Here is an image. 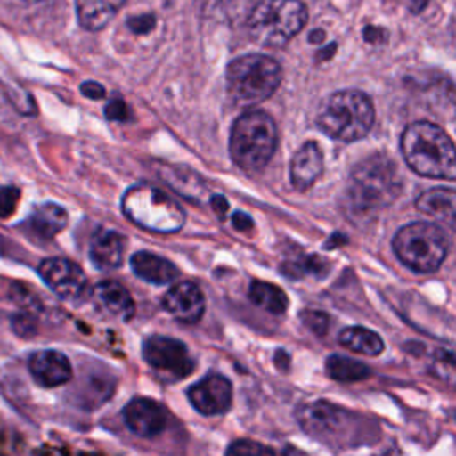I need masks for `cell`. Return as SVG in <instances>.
I'll return each instance as SVG.
<instances>
[{"instance_id":"1","label":"cell","mask_w":456,"mask_h":456,"mask_svg":"<svg viewBox=\"0 0 456 456\" xmlns=\"http://www.w3.org/2000/svg\"><path fill=\"white\" fill-rule=\"evenodd\" d=\"M401 151L417 175L449 180L456 176V151L451 137L438 125L415 121L401 135Z\"/></svg>"},{"instance_id":"2","label":"cell","mask_w":456,"mask_h":456,"mask_svg":"<svg viewBox=\"0 0 456 456\" xmlns=\"http://www.w3.org/2000/svg\"><path fill=\"white\" fill-rule=\"evenodd\" d=\"M401 192V176L387 155H369L353 167L347 183V208L369 216L387 207Z\"/></svg>"},{"instance_id":"3","label":"cell","mask_w":456,"mask_h":456,"mask_svg":"<svg viewBox=\"0 0 456 456\" xmlns=\"http://www.w3.org/2000/svg\"><path fill=\"white\" fill-rule=\"evenodd\" d=\"M301 428L328 445H358L370 440V420L328 401H314L297 408Z\"/></svg>"},{"instance_id":"4","label":"cell","mask_w":456,"mask_h":456,"mask_svg":"<svg viewBox=\"0 0 456 456\" xmlns=\"http://www.w3.org/2000/svg\"><path fill=\"white\" fill-rule=\"evenodd\" d=\"M276 146V123L265 110H248L233 121L230 155L240 169L248 173L262 171L273 159Z\"/></svg>"},{"instance_id":"5","label":"cell","mask_w":456,"mask_h":456,"mask_svg":"<svg viewBox=\"0 0 456 456\" xmlns=\"http://www.w3.org/2000/svg\"><path fill=\"white\" fill-rule=\"evenodd\" d=\"M374 125L372 100L358 89L337 91L324 100L317 126L331 139L353 142L365 137Z\"/></svg>"},{"instance_id":"6","label":"cell","mask_w":456,"mask_h":456,"mask_svg":"<svg viewBox=\"0 0 456 456\" xmlns=\"http://www.w3.org/2000/svg\"><path fill=\"white\" fill-rule=\"evenodd\" d=\"M281 77L278 61L264 53H248L226 66V93L239 105H255L278 89Z\"/></svg>"},{"instance_id":"7","label":"cell","mask_w":456,"mask_h":456,"mask_svg":"<svg viewBox=\"0 0 456 456\" xmlns=\"http://www.w3.org/2000/svg\"><path fill=\"white\" fill-rule=\"evenodd\" d=\"M306 20L308 11L301 0H262L248 18V30L258 45L281 48L299 34Z\"/></svg>"},{"instance_id":"8","label":"cell","mask_w":456,"mask_h":456,"mask_svg":"<svg viewBox=\"0 0 456 456\" xmlns=\"http://www.w3.org/2000/svg\"><path fill=\"white\" fill-rule=\"evenodd\" d=\"M121 208L134 224L159 233L178 232L185 223V212L180 203L150 183H139L128 189L123 196Z\"/></svg>"},{"instance_id":"9","label":"cell","mask_w":456,"mask_h":456,"mask_svg":"<svg viewBox=\"0 0 456 456\" xmlns=\"http://www.w3.org/2000/svg\"><path fill=\"white\" fill-rule=\"evenodd\" d=\"M394 253L415 273L436 271L447 256L449 237L445 230L435 223L415 221L394 235Z\"/></svg>"},{"instance_id":"10","label":"cell","mask_w":456,"mask_h":456,"mask_svg":"<svg viewBox=\"0 0 456 456\" xmlns=\"http://www.w3.org/2000/svg\"><path fill=\"white\" fill-rule=\"evenodd\" d=\"M142 356L155 374L166 383L183 379L194 369V360L191 358L187 346L178 338L164 335L146 338L142 344Z\"/></svg>"},{"instance_id":"11","label":"cell","mask_w":456,"mask_h":456,"mask_svg":"<svg viewBox=\"0 0 456 456\" xmlns=\"http://www.w3.org/2000/svg\"><path fill=\"white\" fill-rule=\"evenodd\" d=\"M39 276L43 281L64 301L78 303L82 301L87 292V276L78 264L62 256L45 258L37 267Z\"/></svg>"},{"instance_id":"12","label":"cell","mask_w":456,"mask_h":456,"mask_svg":"<svg viewBox=\"0 0 456 456\" xmlns=\"http://www.w3.org/2000/svg\"><path fill=\"white\" fill-rule=\"evenodd\" d=\"M187 397L200 413L221 415L232 406V383L221 374H207L187 390Z\"/></svg>"},{"instance_id":"13","label":"cell","mask_w":456,"mask_h":456,"mask_svg":"<svg viewBox=\"0 0 456 456\" xmlns=\"http://www.w3.org/2000/svg\"><path fill=\"white\" fill-rule=\"evenodd\" d=\"M126 428L142 438L160 435L167 424V415L162 404L148 397H135L123 408Z\"/></svg>"},{"instance_id":"14","label":"cell","mask_w":456,"mask_h":456,"mask_svg":"<svg viewBox=\"0 0 456 456\" xmlns=\"http://www.w3.org/2000/svg\"><path fill=\"white\" fill-rule=\"evenodd\" d=\"M162 306L180 322L194 324L205 312V297L196 283L182 281L164 294Z\"/></svg>"},{"instance_id":"15","label":"cell","mask_w":456,"mask_h":456,"mask_svg":"<svg viewBox=\"0 0 456 456\" xmlns=\"http://www.w3.org/2000/svg\"><path fill=\"white\" fill-rule=\"evenodd\" d=\"M28 370L34 381L46 388L64 385L73 376L68 356L55 349H41L32 353L28 358Z\"/></svg>"},{"instance_id":"16","label":"cell","mask_w":456,"mask_h":456,"mask_svg":"<svg viewBox=\"0 0 456 456\" xmlns=\"http://www.w3.org/2000/svg\"><path fill=\"white\" fill-rule=\"evenodd\" d=\"M91 297L98 312L121 321L132 319L135 312V305L130 292L119 281L114 280H103L96 283L91 292Z\"/></svg>"},{"instance_id":"17","label":"cell","mask_w":456,"mask_h":456,"mask_svg":"<svg viewBox=\"0 0 456 456\" xmlns=\"http://www.w3.org/2000/svg\"><path fill=\"white\" fill-rule=\"evenodd\" d=\"M324 169L322 150L315 141H306L292 157L290 182L297 191L310 189Z\"/></svg>"},{"instance_id":"18","label":"cell","mask_w":456,"mask_h":456,"mask_svg":"<svg viewBox=\"0 0 456 456\" xmlns=\"http://www.w3.org/2000/svg\"><path fill=\"white\" fill-rule=\"evenodd\" d=\"M126 239L112 230L100 228L91 239L89 258L96 269L112 271L121 265L125 256Z\"/></svg>"},{"instance_id":"19","label":"cell","mask_w":456,"mask_h":456,"mask_svg":"<svg viewBox=\"0 0 456 456\" xmlns=\"http://www.w3.org/2000/svg\"><path fill=\"white\" fill-rule=\"evenodd\" d=\"M130 265L139 278L155 285L171 283L178 276V269L171 260L151 251L134 253L130 258Z\"/></svg>"},{"instance_id":"20","label":"cell","mask_w":456,"mask_h":456,"mask_svg":"<svg viewBox=\"0 0 456 456\" xmlns=\"http://www.w3.org/2000/svg\"><path fill=\"white\" fill-rule=\"evenodd\" d=\"M68 224V212L57 203H43L27 219V230L37 239H52Z\"/></svg>"},{"instance_id":"21","label":"cell","mask_w":456,"mask_h":456,"mask_svg":"<svg viewBox=\"0 0 456 456\" xmlns=\"http://www.w3.org/2000/svg\"><path fill=\"white\" fill-rule=\"evenodd\" d=\"M126 0H77V18L86 30H102Z\"/></svg>"},{"instance_id":"22","label":"cell","mask_w":456,"mask_h":456,"mask_svg":"<svg viewBox=\"0 0 456 456\" xmlns=\"http://www.w3.org/2000/svg\"><path fill=\"white\" fill-rule=\"evenodd\" d=\"M454 189L451 187H435L422 192L417 200V208L449 226L454 224Z\"/></svg>"},{"instance_id":"23","label":"cell","mask_w":456,"mask_h":456,"mask_svg":"<svg viewBox=\"0 0 456 456\" xmlns=\"http://www.w3.org/2000/svg\"><path fill=\"white\" fill-rule=\"evenodd\" d=\"M338 342L346 349L367 356H378L385 349L381 337L376 331L367 330L363 326H349L342 330L338 335Z\"/></svg>"},{"instance_id":"24","label":"cell","mask_w":456,"mask_h":456,"mask_svg":"<svg viewBox=\"0 0 456 456\" xmlns=\"http://www.w3.org/2000/svg\"><path fill=\"white\" fill-rule=\"evenodd\" d=\"M249 299L262 310L280 315L287 310L289 299L287 294L274 283L255 280L249 285Z\"/></svg>"},{"instance_id":"25","label":"cell","mask_w":456,"mask_h":456,"mask_svg":"<svg viewBox=\"0 0 456 456\" xmlns=\"http://www.w3.org/2000/svg\"><path fill=\"white\" fill-rule=\"evenodd\" d=\"M324 367H326V374L331 379L342 381V383H354V381L367 379L370 376V367H367L363 362L340 356V354L328 356Z\"/></svg>"},{"instance_id":"26","label":"cell","mask_w":456,"mask_h":456,"mask_svg":"<svg viewBox=\"0 0 456 456\" xmlns=\"http://www.w3.org/2000/svg\"><path fill=\"white\" fill-rule=\"evenodd\" d=\"M21 191L14 185L0 187V219H7L14 214L18 201H20Z\"/></svg>"},{"instance_id":"27","label":"cell","mask_w":456,"mask_h":456,"mask_svg":"<svg viewBox=\"0 0 456 456\" xmlns=\"http://www.w3.org/2000/svg\"><path fill=\"white\" fill-rule=\"evenodd\" d=\"M301 321L310 331H314L319 337L324 335L328 331V326H330V317L324 312H319V310H305L301 314Z\"/></svg>"},{"instance_id":"28","label":"cell","mask_w":456,"mask_h":456,"mask_svg":"<svg viewBox=\"0 0 456 456\" xmlns=\"http://www.w3.org/2000/svg\"><path fill=\"white\" fill-rule=\"evenodd\" d=\"M228 454H273L274 451L271 447H265L262 444H256V442H251V440H237L233 442L228 449H226Z\"/></svg>"},{"instance_id":"29","label":"cell","mask_w":456,"mask_h":456,"mask_svg":"<svg viewBox=\"0 0 456 456\" xmlns=\"http://www.w3.org/2000/svg\"><path fill=\"white\" fill-rule=\"evenodd\" d=\"M105 116L110 121H128L130 119V107L123 100H110L105 105Z\"/></svg>"},{"instance_id":"30","label":"cell","mask_w":456,"mask_h":456,"mask_svg":"<svg viewBox=\"0 0 456 456\" xmlns=\"http://www.w3.org/2000/svg\"><path fill=\"white\" fill-rule=\"evenodd\" d=\"M12 330L20 337H32L36 333V322L28 314H18L12 319Z\"/></svg>"},{"instance_id":"31","label":"cell","mask_w":456,"mask_h":456,"mask_svg":"<svg viewBox=\"0 0 456 456\" xmlns=\"http://www.w3.org/2000/svg\"><path fill=\"white\" fill-rule=\"evenodd\" d=\"M126 25L135 34H148L155 27V16H151V14H139V16L130 18Z\"/></svg>"},{"instance_id":"32","label":"cell","mask_w":456,"mask_h":456,"mask_svg":"<svg viewBox=\"0 0 456 456\" xmlns=\"http://www.w3.org/2000/svg\"><path fill=\"white\" fill-rule=\"evenodd\" d=\"M80 93H82L84 96L91 98V100H100V98H103V96H105V89H103V86H102V84H98V82H93V80L84 82V84L80 86Z\"/></svg>"},{"instance_id":"33","label":"cell","mask_w":456,"mask_h":456,"mask_svg":"<svg viewBox=\"0 0 456 456\" xmlns=\"http://www.w3.org/2000/svg\"><path fill=\"white\" fill-rule=\"evenodd\" d=\"M232 224H233L237 230H251V228H253V219H251L249 214L237 210V212L232 216Z\"/></svg>"},{"instance_id":"34","label":"cell","mask_w":456,"mask_h":456,"mask_svg":"<svg viewBox=\"0 0 456 456\" xmlns=\"http://www.w3.org/2000/svg\"><path fill=\"white\" fill-rule=\"evenodd\" d=\"M210 205H212V208L223 217L224 214H226V210H228V201L224 200V196H221V194H216V196H212L210 198Z\"/></svg>"},{"instance_id":"35","label":"cell","mask_w":456,"mask_h":456,"mask_svg":"<svg viewBox=\"0 0 456 456\" xmlns=\"http://www.w3.org/2000/svg\"><path fill=\"white\" fill-rule=\"evenodd\" d=\"M401 2L413 14H420L428 7V4H429V0H401Z\"/></svg>"},{"instance_id":"36","label":"cell","mask_w":456,"mask_h":456,"mask_svg":"<svg viewBox=\"0 0 456 456\" xmlns=\"http://www.w3.org/2000/svg\"><path fill=\"white\" fill-rule=\"evenodd\" d=\"M322 37H324V32H322V30H315V32L310 34V41H312V43H314V41L317 43V41H321Z\"/></svg>"}]
</instances>
